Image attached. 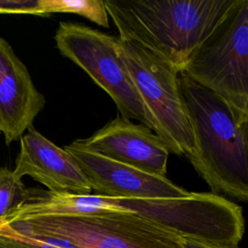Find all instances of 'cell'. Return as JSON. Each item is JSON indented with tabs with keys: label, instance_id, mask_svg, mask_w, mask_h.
<instances>
[{
	"label": "cell",
	"instance_id": "6da1fadb",
	"mask_svg": "<svg viewBox=\"0 0 248 248\" xmlns=\"http://www.w3.org/2000/svg\"><path fill=\"white\" fill-rule=\"evenodd\" d=\"M178 85L193 137L185 157L210 193L247 202L248 114L182 72Z\"/></svg>",
	"mask_w": 248,
	"mask_h": 248
},
{
	"label": "cell",
	"instance_id": "7a4b0ae2",
	"mask_svg": "<svg viewBox=\"0 0 248 248\" xmlns=\"http://www.w3.org/2000/svg\"><path fill=\"white\" fill-rule=\"evenodd\" d=\"M234 0H104L119 35L138 41L179 71Z\"/></svg>",
	"mask_w": 248,
	"mask_h": 248
},
{
	"label": "cell",
	"instance_id": "3957f363",
	"mask_svg": "<svg viewBox=\"0 0 248 248\" xmlns=\"http://www.w3.org/2000/svg\"><path fill=\"white\" fill-rule=\"evenodd\" d=\"M0 228L59 239L75 248H184L179 234L136 213L116 209L46 213L23 202Z\"/></svg>",
	"mask_w": 248,
	"mask_h": 248
},
{
	"label": "cell",
	"instance_id": "277c9868",
	"mask_svg": "<svg viewBox=\"0 0 248 248\" xmlns=\"http://www.w3.org/2000/svg\"><path fill=\"white\" fill-rule=\"evenodd\" d=\"M76 212L124 210L136 213L182 237L217 248H239L244 233L242 207L212 193L190 192L179 199H117L75 195Z\"/></svg>",
	"mask_w": 248,
	"mask_h": 248
},
{
	"label": "cell",
	"instance_id": "5b68a950",
	"mask_svg": "<svg viewBox=\"0 0 248 248\" xmlns=\"http://www.w3.org/2000/svg\"><path fill=\"white\" fill-rule=\"evenodd\" d=\"M248 114V0H234L181 71Z\"/></svg>",
	"mask_w": 248,
	"mask_h": 248
},
{
	"label": "cell",
	"instance_id": "8992f818",
	"mask_svg": "<svg viewBox=\"0 0 248 248\" xmlns=\"http://www.w3.org/2000/svg\"><path fill=\"white\" fill-rule=\"evenodd\" d=\"M120 53L141 99L153 132L170 154L186 156L193 137L182 101L179 71L143 44L118 35Z\"/></svg>",
	"mask_w": 248,
	"mask_h": 248
},
{
	"label": "cell",
	"instance_id": "52a82bcc",
	"mask_svg": "<svg viewBox=\"0 0 248 248\" xmlns=\"http://www.w3.org/2000/svg\"><path fill=\"white\" fill-rule=\"evenodd\" d=\"M54 41L62 56L81 68L114 102L120 116L152 129L120 53L118 37L87 25L61 21Z\"/></svg>",
	"mask_w": 248,
	"mask_h": 248
},
{
	"label": "cell",
	"instance_id": "ba28073f",
	"mask_svg": "<svg viewBox=\"0 0 248 248\" xmlns=\"http://www.w3.org/2000/svg\"><path fill=\"white\" fill-rule=\"evenodd\" d=\"M64 148L80 167L92 188V195L117 199H179L190 194L166 176L103 157L76 141Z\"/></svg>",
	"mask_w": 248,
	"mask_h": 248
},
{
	"label": "cell",
	"instance_id": "9c48e42d",
	"mask_svg": "<svg viewBox=\"0 0 248 248\" xmlns=\"http://www.w3.org/2000/svg\"><path fill=\"white\" fill-rule=\"evenodd\" d=\"M75 141L103 157L166 176L170 151L162 140L143 124L118 115L89 138Z\"/></svg>",
	"mask_w": 248,
	"mask_h": 248
},
{
	"label": "cell",
	"instance_id": "30bf717a",
	"mask_svg": "<svg viewBox=\"0 0 248 248\" xmlns=\"http://www.w3.org/2000/svg\"><path fill=\"white\" fill-rule=\"evenodd\" d=\"M20 140V149L13 170L18 177L28 175L48 191L90 195L92 188L76 159L44 137L33 126Z\"/></svg>",
	"mask_w": 248,
	"mask_h": 248
},
{
	"label": "cell",
	"instance_id": "8fae6325",
	"mask_svg": "<svg viewBox=\"0 0 248 248\" xmlns=\"http://www.w3.org/2000/svg\"><path fill=\"white\" fill-rule=\"evenodd\" d=\"M45 105L27 68L0 36V132L8 145L32 127Z\"/></svg>",
	"mask_w": 248,
	"mask_h": 248
},
{
	"label": "cell",
	"instance_id": "7c38bea8",
	"mask_svg": "<svg viewBox=\"0 0 248 248\" xmlns=\"http://www.w3.org/2000/svg\"><path fill=\"white\" fill-rule=\"evenodd\" d=\"M46 15L71 13L86 17L104 28H109L108 15L104 0H45Z\"/></svg>",
	"mask_w": 248,
	"mask_h": 248
},
{
	"label": "cell",
	"instance_id": "4fadbf2b",
	"mask_svg": "<svg viewBox=\"0 0 248 248\" xmlns=\"http://www.w3.org/2000/svg\"><path fill=\"white\" fill-rule=\"evenodd\" d=\"M28 197L24 186L13 170L0 168V223L20 206Z\"/></svg>",
	"mask_w": 248,
	"mask_h": 248
},
{
	"label": "cell",
	"instance_id": "5bb4252c",
	"mask_svg": "<svg viewBox=\"0 0 248 248\" xmlns=\"http://www.w3.org/2000/svg\"><path fill=\"white\" fill-rule=\"evenodd\" d=\"M0 248H75L68 243L46 236L23 234L0 228Z\"/></svg>",
	"mask_w": 248,
	"mask_h": 248
},
{
	"label": "cell",
	"instance_id": "9a60e30c",
	"mask_svg": "<svg viewBox=\"0 0 248 248\" xmlns=\"http://www.w3.org/2000/svg\"><path fill=\"white\" fill-rule=\"evenodd\" d=\"M0 15L47 16L45 0H0Z\"/></svg>",
	"mask_w": 248,
	"mask_h": 248
},
{
	"label": "cell",
	"instance_id": "2e32d148",
	"mask_svg": "<svg viewBox=\"0 0 248 248\" xmlns=\"http://www.w3.org/2000/svg\"><path fill=\"white\" fill-rule=\"evenodd\" d=\"M183 246L184 248H217V247H213L208 244L202 243L201 241L191 239V238H185V237H183Z\"/></svg>",
	"mask_w": 248,
	"mask_h": 248
},
{
	"label": "cell",
	"instance_id": "e0dca14e",
	"mask_svg": "<svg viewBox=\"0 0 248 248\" xmlns=\"http://www.w3.org/2000/svg\"><path fill=\"white\" fill-rule=\"evenodd\" d=\"M0 134H1V132H0Z\"/></svg>",
	"mask_w": 248,
	"mask_h": 248
}]
</instances>
